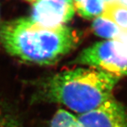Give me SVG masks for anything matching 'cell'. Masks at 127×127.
I'll use <instances>...</instances> for the list:
<instances>
[{
    "label": "cell",
    "instance_id": "cell-1",
    "mask_svg": "<svg viewBox=\"0 0 127 127\" xmlns=\"http://www.w3.org/2000/svg\"><path fill=\"white\" fill-rule=\"evenodd\" d=\"M80 34L66 25L47 27L21 18L0 25V45L13 57L27 63L52 65L77 47Z\"/></svg>",
    "mask_w": 127,
    "mask_h": 127
},
{
    "label": "cell",
    "instance_id": "cell-2",
    "mask_svg": "<svg viewBox=\"0 0 127 127\" xmlns=\"http://www.w3.org/2000/svg\"><path fill=\"white\" fill-rule=\"evenodd\" d=\"M119 79L92 68L64 71L39 81L32 101L58 103L82 114L112 98Z\"/></svg>",
    "mask_w": 127,
    "mask_h": 127
},
{
    "label": "cell",
    "instance_id": "cell-3",
    "mask_svg": "<svg viewBox=\"0 0 127 127\" xmlns=\"http://www.w3.org/2000/svg\"><path fill=\"white\" fill-rule=\"evenodd\" d=\"M74 63L119 77L127 76V47L116 39L97 42L82 50Z\"/></svg>",
    "mask_w": 127,
    "mask_h": 127
},
{
    "label": "cell",
    "instance_id": "cell-4",
    "mask_svg": "<svg viewBox=\"0 0 127 127\" xmlns=\"http://www.w3.org/2000/svg\"><path fill=\"white\" fill-rule=\"evenodd\" d=\"M74 14L73 0H36L30 18L44 27H57L65 25Z\"/></svg>",
    "mask_w": 127,
    "mask_h": 127
},
{
    "label": "cell",
    "instance_id": "cell-5",
    "mask_svg": "<svg viewBox=\"0 0 127 127\" xmlns=\"http://www.w3.org/2000/svg\"><path fill=\"white\" fill-rule=\"evenodd\" d=\"M79 127H127V111L112 97L93 110L77 118Z\"/></svg>",
    "mask_w": 127,
    "mask_h": 127
},
{
    "label": "cell",
    "instance_id": "cell-6",
    "mask_svg": "<svg viewBox=\"0 0 127 127\" xmlns=\"http://www.w3.org/2000/svg\"><path fill=\"white\" fill-rule=\"evenodd\" d=\"M101 16L114 23L121 31L127 32V8L118 2L105 4Z\"/></svg>",
    "mask_w": 127,
    "mask_h": 127
},
{
    "label": "cell",
    "instance_id": "cell-7",
    "mask_svg": "<svg viewBox=\"0 0 127 127\" xmlns=\"http://www.w3.org/2000/svg\"><path fill=\"white\" fill-rule=\"evenodd\" d=\"M92 28L97 35L111 40L116 39L121 31L114 23L102 16L93 19Z\"/></svg>",
    "mask_w": 127,
    "mask_h": 127
},
{
    "label": "cell",
    "instance_id": "cell-8",
    "mask_svg": "<svg viewBox=\"0 0 127 127\" xmlns=\"http://www.w3.org/2000/svg\"><path fill=\"white\" fill-rule=\"evenodd\" d=\"M105 6V3L103 0H82L74 5L77 12L86 19H95L101 16Z\"/></svg>",
    "mask_w": 127,
    "mask_h": 127
},
{
    "label": "cell",
    "instance_id": "cell-9",
    "mask_svg": "<svg viewBox=\"0 0 127 127\" xmlns=\"http://www.w3.org/2000/svg\"><path fill=\"white\" fill-rule=\"evenodd\" d=\"M50 127H79L77 117L64 109L57 110L51 121Z\"/></svg>",
    "mask_w": 127,
    "mask_h": 127
},
{
    "label": "cell",
    "instance_id": "cell-10",
    "mask_svg": "<svg viewBox=\"0 0 127 127\" xmlns=\"http://www.w3.org/2000/svg\"><path fill=\"white\" fill-rule=\"evenodd\" d=\"M0 127H22L19 118L0 104Z\"/></svg>",
    "mask_w": 127,
    "mask_h": 127
},
{
    "label": "cell",
    "instance_id": "cell-11",
    "mask_svg": "<svg viewBox=\"0 0 127 127\" xmlns=\"http://www.w3.org/2000/svg\"><path fill=\"white\" fill-rule=\"evenodd\" d=\"M116 40H118L119 41L121 42V43L125 44L127 47V32L121 31L120 34H119V35L116 39Z\"/></svg>",
    "mask_w": 127,
    "mask_h": 127
},
{
    "label": "cell",
    "instance_id": "cell-12",
    "mask_svg": "<svg viewBox=\"0 0 127 127\" xmlns=\"http://www.w3.org/2000/svg\"><path fill=\"white\" fill-rule=\"evenodd\" d=\"M118 2L127 8V0H118Z\"/></svg>",
    "mask_w": 127,
    "mask_h": 127
},
{
    "label": "cell",
    "instance_id": "cell-13",
    "mask_svg": "<svg viewBox=\"0 0 127 127\" xmlns=\"http://www.w3.org/2000/svg\"><path fill=\"white\" fill-rule=\"evenodd\" d=\"M105 4H110V3H114L118 2V0H103Z\"/></svg>",
    "mask_w": 127,
    "mask_h": 127
},
{
    "label": "cell",
    "instance_id": "cell-14",
    "mask_svg": "<svg viewBox=\"0 0 127 127\" xmlns=\"http://www.w3.org/2000/svg\"><path fill=\"white\" fill-rule=\"evenodd\" d=\"M82 0H73V5H75V4H77L79 2H81Z\"/></svg>",
    "mask_w": 127,
    "mask_h": 127
},
{
    "label": "cell",
    "instance_id": "cell-15",
    "mask_svg": "<svg viewBox=\"0 0 127 127\" xmlns=\"http://www.w3.org/2000/svg\"><path fill=\"white\" fill-rule=\"evenodd\" d=\"M36 0H28V1H30V2H32V3H33L34 1H35Z\"/></svg>",
    "mask_w": 127,
    "mask_h": 127
},
{
    "label": "cell",
    "instance_id": "cell-16",
    "mask_svg": "<svg viewBox=\"0 0 127 127\" xmlns=\"http://www.w3.org/2000/svg\"><path fill=\"white\" fill-rule=\"evenodd\" d=\"M27 1H28V0H27Z\"/></svg>",
    "mask_w": 127,
    "mask_h": 127
}]
</instances>
